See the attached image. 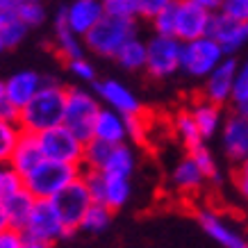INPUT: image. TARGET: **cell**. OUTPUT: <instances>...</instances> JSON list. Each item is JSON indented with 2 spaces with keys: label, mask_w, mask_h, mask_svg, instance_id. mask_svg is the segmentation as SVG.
I'll list each match as a JSON object with an SVG mask.
<instances>
[{
  "label": "cell",
  "mask_w": 248,
  "mask_h": 248,
  "mask_svg": "<svg viewBox=\"0 0 248 248\" xmlns=\"http://www.w3.org/2000/svg\"><path fill=\"white\" fill-rule=\"evenodd\" d=\"M66 91L57 80H46V84L39 89V93L32 98L25 107L18 109V123L25 132L39 135L44 130H50L55 125L64 123V107H66Z\"/></svg>",
  "instance_id": "6da1fadb"
},
{
  "label": "cell",
  "mask_w": 248,
  "mask_h": 248,
  "mask_svg": "<svg viewBox=\"0 0 248 248\" xmlns=\"http://www.w3.org/2000/svg\"><path fill=\"white\" fill-rule=\"evenodd\" d=\"M132 37H139V21L103 16L98 25L84 37L87 50L103 60H116V55Z\"/></svg>",
  "instance_id": "7a4b0ae2"
},
{
  "label": "cell",
  "mask_w": 248,
  "mask_h": 248,
  "mask_svg": "<svg viewBox=\"0 0 248 248\" xmlns=\"http://www.w3.org/2000/svg\"><path fill=\"white\" fill-rule=\"evenodd\" d=\"M103 109V103L93 89L87 87H68L66 107H64V125L73 130L82 141H89L93 137L98 112Z\"/></svg>",
  "instance_id": "3957f363"
},
{
  "label": "cell",
  "mask_w": 248,
  "mask_h": 248,
  "mask_svg": "<svg viewBox=\"0 0 248 248\" xmlns=\"http://www.w3.org/2000/svg\"><path fill=\"white\" fill-rule=\"evenodd\" d=\"M82 175V166L68 164V162H55L44 159L32 173L23 178V185L34 198H53L62 189Z\"/></svg>",
  "instance_id": "277c9868"
},
{
  "label": "cell",
  "mask_w": 248,
  "mask_h": 248,
  "mask_svg": "<svg viewBox=\"0 0 248 248\" xmlns=\"http://www.w3.org/2000/svg\"><path fill=\"white\" fill-rule=\"evenodd\" d=\"M226 50L218 46V41L210 34H205L201 39H191L182 44V66L180 73L189 78V80H198L203 82L212 71L226 60Z\"/></svg>",
  "instance_id": "5b68a950"
},
{
  "label": "cell",
  "mask_w": 248,
  "mask_h": 248,
  "mask_svg": "<svg viewBox=\"0 0 248 248\" xmlns=\"http://www.w3.org/2000/svg\"><path fill=\"white\" fill-rule=\"evenodd\" d=\"M148 44V60L143 73L151 80H171L182 66V41L173 34L153 32L146 39Z\"/></svg>",
  "instance_id": "8992f818"
},
{
  "label": "cell",
  "mask_w": 248,
  "mask_h": 248,
  "mask_svg": "<svg viewBox=\"0 0 248 248\" xmlns=\"http://www.w3.org/2000/svg\"><path fill=\"white\" fill-rule=\"evenodd\" d=\"M39 143L44 151L46 159H55V162H68V164L82 166V155H84V143L80 137L68 130L64 123L55 125L50 130L39 132Z\"/></svg>",
  "instance_id": "52a82bcc"
},
{
  "label": "cell",
  "mask_w": 248,
  "mask_h": 248,
  "mask_svg": "<svg viewBox=\"0 0 248 248\" xmlns=\"http://www.w3.org/2000/svg\"><path fill=\"white\" fill-rule=\"evenodd\" d=\"M23 234L25 237H37V239L50 241V244H57V241L66 239L71 230L66 228V223L62 221L60 212L55 210V205L50 198H37L34 203V210H32L28 223L23 228Z\"/></svg>",
  "instance_id": "ba28073f"
},
{
  "label": "cell",
  "mask_w": 248,
  "mask_h": 248,
  "mask_svg": "<svg viewBox=\"0 0 248 248\" xmlns=\"http://www.w3.org/2000/svg\"><path fill=\"white\" fill-rule=\"evenodd\" d=\"M50 201H53L55 210L60 212L62 221L66 223V228L71 232H76L78 228H80L84 214H87V210H89L91 203H93V198H91L89 189H87V182L82 180V175L76 178L71 185H66V187L62 189L60 194H55Z\"/></svg>",
  "instance_id": "9c48e42d"
},
{
  "label": "cell",
  "mask_w": 248,
  "mask_h": 248,
  "mask_svg": "<svg viewBox=\"0 0 248 248\" xmlns=\"http://www.w3.org/2000/svg\"><path fill=\"white\" fill-rule=\"evenodd\" d=\"M171 9H173V37H178L182 44L210 34L212 16L214 14H210L207 9L198 7L191 0H175V5Z\"/></svg>",
  "instance_id": "30bf717a"
},
{
  "label": "cell",
  "mask_w": 248,
  "mask_h": 248,
  "mask_svg": "<svg viewBox=\"0 0 248 248\" xmlns=\"http://www.w3.org/2000/svg\"><path fill=\"white\" fill-rule=\"evenodd\" d=\"M196 221L207 237L221 248H248V237L234 226L228 217L212 207H201L196 212Z\"/></svg>",
  "instance_id": "8fae6325"
},
{
  "label": "cell",
  "mask_w": 248,
  "mask_h": 248,
  "mask_svg": "<svg viewBox=\"0 0 248 248\" xmlns=\"http://www.w3.org/2000/svg\"><path fill=\"white\" fill-rule=\"evenodd\" d=\"M239 71V60L234 55H228L210 76L203 80V93L201 96L217 103V105L228 107L232 103V91H234V78Z\"/></svg>",
  "instance_id": "7c38bea8"
},
{
  "label": "cell",
  "mask_w": 248,
  "mask_h": 248,
  "mask_svg": "<svg viewBox=\"0 0 248 248\" xmlns=\"http://www.w3.org/2000/svg\"><path fill=\"white\" fill-rule=\"evenodd\" d=\"M221 153L230 164H239L241 159L248 157V119L239 116L237 112H228L223 128L218 132Z\"/></svg>",
  "instance_id": "4fadbf2b"
},
{
  "label": "cell",
  "mask_w": 248,
  "mask_h": 248,
  "mask_svg": "<svg viewBox=\"0 0 248 248\" xmlns=\"http://www.w3.org/2000/svg\"><path fill=\"white\" fill-rule=\"evenodd\" d=\"M93 91L98 93L100 103L105 107H112L116 112H121L123 116H137V114H143V105L139 96L130 89L128 84H123L121 80H114V78H103L93 84Z\"/></svg>",
  "instance_id": "5bb4252c"
},
{
  "label": "cell",
  "mask_w": 248,
  "mask_h": 248,
  "mask_svg": "<svg viewBox=\"0 0 248 248\" xmlns=\"http://www.w3.org/2000/svg\"><path fill=\"white\" fill-rule=\"evenodd\" d=\"M210 37L217 39L226 55H237L248 46V21L234 18L226 12H217L212 16Z\"/></svg>",
  "instance_id": "9a60e30c"
},
{
  "label": "cell",
  "mask_w": 248,
  "mask_h": 248,
  "mask_svg": "<svg viewBox=\"0 0 248 248\" xmlns=\"http://www.w3.org/2000/svg\"><path fill=\"white\" fill-rule=\"evenodd\" d=\"M48 78L41 76L39 71H32V68H23V71H16L5 82V100L12 103L16 109H21L30 103L32 98L39 93V89L46 84Z\"/></svg>",
  "instance_id": "2e32d148"
},
{
  "label": "cell",
  "mask_w": 248,
  "mask_h": 248,
  "mask_svg": "<svg viewBox=\"0 0 248 248\" xmlns=\"http://www.w3.org/2000/svg\"><path fill=\"white\" fill-rule=\"evenodd\" d=\"M60 12L71 25V30L78 32L80 37H87L105 16L103 0H71L68 5L60 7Z\"/></svg>",
  "instance_id": "e0dca14e"
},
{
  "label": "cell",
  "mask_w": 248,
  "mask_h": 248,
  "mask_svg": "<svg viewBox=\"0 0 248 248\" xmlns=\"http://www.w3.org/2000/svg\"><path fill=\"white\" fill-rule=\"evenodd\" d=\"M207 182L210 180L205 178L203 169L198 166V162L189 153L182 159H178L173 164L171 173H169V185H171V189L175 194H185V196L198 194Z\"/></svg>",
  "instance_id": "ac0fdd59"
},
{
  "label": "cell",
  "mask_w": 248,
  "mask_h": 248,
  "mask_svg": "<svg viewBox=\"0 0 248 248\" xmlns=\"http://www.w3.org/2000/svg\"><path fill=\"white\" fill-rule=\"evenodd\" d=\"M50 41H53V50L57 53V57L64 62H71V60H76V57L87 55L84 37H80L78 32L71 30V25L62 16L60 9H57V14L53 18V39Z\"/></svg>",
  "instance_id": "d6986e66"
},
{
  "label": "cell",
  "mask_w": 248,
  "mask_h": 248,
  "mask_svg": "<svg viewBox=\"0 0 248 248\" xmlns=\"http://www.w3.org/2000/svg\"><path fill=\"white\" fill-rule=\"evenodd\" d=\"M189 112L194 116L196 125L201 130V135H203L205 141H210L214 137H218L221 128H223V121H226L228 112L223 105H217V103H212L207 98H196L194 103L189 105Z\"/></svg>",
  "instance_id": "ffe728a7"
},
{
  "label": "cell",
  "mask_w": 248,
  "mask_h": 248,
  "mask_svg": "<svg viewBox=\"0 0 248 248\" xmlns=\"http://www.w3.org/2000/svg\"><path fill=\"white\" fill-rule=\"evenodd\" d=\"M93 137L96 139H103L107 143H125L130 141V121L128 116H123L121 112L112 109V107H105L98 112L96 125H93Z\"/></svg>",
  "instance_id": "44dd1931"
},
{
  "label": "cell",
  "mask_w": 248,
  "mask_h": 248,
  "mask_svg": "<svg viewBox=\"0 0 248 248\" xmlns=\"http://www.w3.org/2000/svg\"><path fill=\"white\" fill-rule=\"evenodd\" d=\"M44 159H46V155H44V151H41L39 137L23 130L21 139H18L14 153H12V157H9V164L14 166L16 171L25 178V175L34 171V169H37Z\"/></svg>",
  "instance_id": "7402d4cb"
},
{
  "label": "cell",
  "mask_w": 248,
  "mask_h": 248,
  "mask_svg": "<svg viewBox=\"0 0 248 248\" xmlns=\"http://www.w3.org/2000/svg\"><path fill=\"white\" fill-rule=\"evenodd\" d=\"M137 164H139V157H137V151L132 141L125 143H116L107 157L105 166L100 171H105L107 175H121V178H132L137 171Z\"/></svg>",
  "instance_id": "603a6c76"
},
{
  "label": "cell",
  "mask_w": 248,
  "mask_h": 248,
  "mask_svg": "<svg viewBox=\"0 0 248 248\" xmlns=\"http://www.w3.org/2000/svg\"><path fill=\"white\" fill-rule=\"evenodd\" d=\"M34 203L37 198L23 187L18 191H14L12 196H7L2 205H5V214H7V221H9V228H16V230H23L28 218H30L32 210H34Z\"/></svg>",
  "instance_id": "cb8c5ba5"
},
{
  "label": "cell",
  "mask_w": 248,
  "mask_h": 248,
  "mask_svg": "<svg viewBox=\"0 0 248 248\" xmlns=\"http://www.w3.org/2000/svg\"><path fill=\"white\" fill-rule=\"evenodd\" d=\"M171 130H173V135L178 137V141L187 148V153L198 148V146H203V143H207L203 139V135H201L198 125H196V121H194V116H191V112H189V107H182V109H178V112L173 114Z\"/></svg>",
  "instance_id": "d4e9b609"
},
{
  "label": "cell",
  "mask_w": 248,
  "mask_h": 248,
  "mask_svg": "<svg viewBox=\"0 0 248 248\" xmlns=\"http://www.w3.org/2000/svg\"><path fill=\"white\" fill-rule=\"evenodd\" d=\"M146 60H148V44L146 39L141 37H132L128 44L123 46L116 55V64L121 68H125L130 73H137V71H143L146 68Z\"/></svg>",
  "instance_id": "484cf974"
},
{
  "label": "cell",
  "mask_w": 248,
  "mask_h": 248,
  "mask_svg": "<svg viewBox=\"0 0 248 248\" xmlns=\"http://www.w3.org/2000/svg\"><path fill=\"white\" fill-rule=\"evenodd\" d=\"M105 178H107V182H105V201H103V205L112 207L114 212L123 210L132 201V178L107 175V173H105Z\"/></svg>",
  "instance_id": "4316f807"
},
{
  "label": "cell",
  "mask_w": 248,
  "mask_h": 248,
  "mask_svg": "<svg viewBox=\"0 0 248 248\" xmlns=\"http://www.w3.org/2000/svg\"><path fill=\"white\" fill-rule=\"evenodd\" d=\"M0 28H2V37H5V44L7 48H16V46H21L28 37V23L23 21L18 12L16 9H9V12H2L0 14Z\"/></svg>",
  "instance_id": "83f0119b"
},
{
  "label": "cell",
  "mask_w": 248,
  "mask_h": 248,
  "mask_svg": "<svg viewBox=\"0 0 248 248\" xmlns=\"http://www.w3.org/2000/svg\"><path fill=\"white\" fill-rule=\"evenodd\" d=\"M112 218H114L112 207H107L103 203H91V207L87 210V214H84L82 223H80L78 230H82L87 234H100L112 226Z\"/></svg>",
  "instance_id": "f1b7e54d"
},
{
  "label": "cell",
  "mask_w": 248,
  "mask_h": 248,
  "mask_svg": "<svg viewBox=\"0 0 248 248\" xmlns=\"http://www.w3.org/2000/svg\"><path fill=\"white\" fill-rule=\"evenodd\" d=\"M21 135H23V128H21V123H18V119H5V116H0V164L9 162Z\"/></svg>",
  "instance_id": "f546056e"
},
{
  "label": "cell",
  "mask_w": 248,
  "mask_h": 248,
  "mask_svg": "<svg viewBox=\"0 0 248 248\" xmlns=\"http://www.w3.org/2000/svg\"><path fill=\"white\" fill-rule=\"evenodd\" d=\"M114 143H107L103 139H96V137H91L89 141L84 143V155H82V169H103L109 157V153H112Z\"/></svg>",
  "instance_id": "4dcf8cb0"
},
{
  "label": "cell",
  "mask_w": 248,
  "mask_h": 248,
  "mask_svg": "<svg viewBox=\"0 0 248 248\" xmlns=\"http://www.w3.org/2000/svg\"><path fill=\"white\" fill-rule=\"evenodd\" d=\"M189 155L198 162V166L203 169L205 178L210 182H214V185H218V182L223 180V173H221V166H218V159L217 155L207 148V143H203V146H198V148H194V151H189Z\"/></svg>",
  "instance_id": "1f68e13d"
},
{
  "label": "cell",
  "mask_w": 248,
  "mask_h": 248,
  "mask_svg": "<svg viewBox=\"0 0 248 248\" xmlns=\"http://www.w3.org/2000/svg\"><path fill=\"white\" fill-rule=\"evenodd\" d=\"M103 7H105L107 16L141 21V2L139 0H103Z\"/></svg>",
  "instance_id": "d6a6232c"
},
{
  "label": "cell",
  "mask_w": 248,
  "mask_h": 248,
  "mask_svg": "<svg viewBox=\"0 0 248 248\" xmlns=\"http://www.w3.org/2000/svg\"><path fill=\"white\" fill-rule=\"evenodd\" d=\"M18 16L28 23V28L34 30V28H41L46 21H48V12H46L44 2H28V0H21L18 7H16Z\"/></svg>",
  "instance_id": "836d02e7"
},
{
  "label": "cell",
  "mask_w": 248,
  "mask_h": 248,
  "mask_svg": "<svg viewBox=\"0 0 248 248\" xmlns=\"http://www.w3.org/2000/svg\"><path fill=\"white\" fill-rule=\"evenodd\" d=\"M66 68H68V73L76 78V80H80V82H84V84H96L98 82V71H96V66H93V62H91L87 55L66 62Z\"/></svg>",
  "instance_id": "e575fe53"
},
{
  "label": "cell",
  "mask_w": 248,
  "mask_h": 248,
  "mask_svg": "<svg viewBox=\"0 0 248 248\" xmlns=\"http://www.w3.org/2000/svg\"><path fill=\"white\" fill-rule=\"evenodd\" d=\"M23 175L16 171L14 166L5 162V164H0V201H5L7 196H12L14 191L23 189Z\"/></svg>",
  "instance_id": "d590c367"
},
{
  "label": "cell",
  "mask_w": 248,
  "mask_h": 248,
  "mask_svg": "<svg viewBox=\"0 0 248 248\" xmlns=\"http://www.w3.org/2000/svg\"><path fill=\"white\" fill-rule=\"evenodd\" d=\"M241 100H248V57L244 62H239V71H237V78H234V91H232V103H241Z\"/></svg>",
  "instance_id": "8d00e7d4"
},
{
  "label": "cell",
  "mask_w": 248,
  "mask_h": 248,
  "mask_svg": "<svg viewBox=\"0 0 248 248\" xmlns=\"http://www.w3.org/2000/svg\"><path fill=\"white\" fill-rule=\"evenodd\" d=\"M232 185L237 189V194L248 203V157L241 159L239 164H234L232 169Z\"/></svg>",
  "instance_id": "74e56055"
},
{
  "label": "cell",
  "mask_w": 248,
  "mask_h": 248,
  "mask_svg": "<svg viewBox=\"0 0 248 248\" xmlns=\"http://www.w3.org/2000/svg\"><path fill=\"white\" fill-rule=\"evenodd\" d=\"M141 2V21L151 23L157 14H162L164 9L173 7L175 0H139Z\"/></svg>",
  "instance_id": "f35d334b"
},
{
  "label": "cell",
  "mask_w": 248,
  "mask_h": 248,
  "mask_svg": "<svg viewBox=\"0 0 248 248\" xmlns=\"http://www.w3.org/2000/svg\"><path fill=\"white\" fill-rule=\"evenodd\" d=\"M175 5V2H173ZM151 28L153 32H157V34H173V9H164L162 14H157L155 18L151 21Z\"/></svg>",
  "instance_id": "ab89813d"
},
{
  "label": "cell",
  "mask_w": 248,
  "mask_h": 248,
  "mask_svg": "<svg viewBox=\"0 0 248 248\" xmlns=\"http://www.w3.org/2000/svg\"><path fill=\"white\" fill-rule=\"evenodd\" d=\"M23 239H25L23 230L5 228V230L0 232V248H23Z\"/></svg>",
  "instance_id": "60d3db41"
},
{
  "label": "cell",
  "mask_w": 248,
  "mask_h": 248,
  "mask_svg": "<svg viewBox=\"0 0 248 248\" xmlns=\"http://www.w3.org/2000/svg\"><path fill=\"white\" fill-rule=\"evenodd\" d=\"M221 12H226L234 18H241V21H248V0H226Z\"/></svg>",
  "instance_id": "b9f144b4"
},
{
  "label": "cell",
  "mask_w": 248,
  "mask_h": 248,
  "mask_svg": "<svg viewBox=\"0 0 248 248\" xmlns=\"http://www.w3.org/2000/svg\"><path fill=\"white\" fill-rule=\"evenodd\" d=\"M191 2H196L198 7L207 9L210 14H217V12L223 9V2H226V0H191Z\"/></svg>",
  "instance_id": "7bdbcfd3"
},
{
  "label": "cell",
  "mask_w": 248,
  "mask_h": 248,
  "mask_svg": "<svg viewBox=\"0 0 248 248\" xmlns=\"http://www.w3.org/2000/svg\"><path fill=\"white\" fill-rule=\"evenodd\" d=\"M55 244L50 241H44V239H37V237H25L23 239V248H53Z\"/></svg>",
  "instance_id": "ee69618b"
},
{
  "label": "cell",
  "mask_w": 248,
  "mask_h": 248,
  "mask_svg": "<svg viewBox=\"0 0 248 248\" xmlns=\"http://www.w3.org/2000/svg\"><path fill=\"white\" fill-rule=\"evenodd\" d=\"M230 109H232V112H237L239 116H244V119H248V100L234 103V105H230Z\"/></svg>",
  "instance_id": "f6af8a7d"
},
{
  "label": "cell",
  "mask_w": 248,
  "mask_h": 248,
  "mask_svg": "<svg viewBox=\"0 0 248 248\" xmlns=\"http://www.w3.org/2000/svg\"><path fill=\"white\" fill-rule=\"evenodd\" d=\"M21 0H0V14L2 12H9V9H16Z\"/></svg>",
  "instance_id": "bcb514c9"
},
{
  "label": "cell",
  "mask_w": 248,
  "mask_h": 248,
  "mask_svg": "<svg viewBox=\"0 0 248 248\" xmlns=\"http://www.w3.org/2000/svg\"><path fill=\"white\" fill-rule=\"evenodd\" d=\"M5 228H9V221H7V214H5V205L0 201V232H2Z\"/></svg>",
  "instance_id": "7dc6e473"
},
{
  "label": "cell",
  "mask_w": 248,
  "mask_h": 248,
  "mask_svg": "<svg viewBox=\"0 0 248 248\" xmlns=\"http://www.w3.org/2000/svg\"><path fill=\"white\" fill-rule=\"evenodd\" d=\"M7 50V44H5V37H2V28H0V55Z\"/></svg>",
  "instance_id": "c3c4849f"
},
{
  "label": "cell",
  "mask_w": 248,
  "mask_h": 248,
  "mask_svg": "<svg viewBox=\"0 0 248 248\" xmlns=\"http://www.w3.org/2000/svg\"><path fill=\"white\" fill-rule=\"evenodd\" d=\"M5 100V82H0V103Z\"/></svg>",
  "instance_id": "681fc988"
},
{
  "label": "cell",
  "mask_w": 248,
  "mask_h": 248,
  "mask_svg": "<svg viewBox=\"0 0 248 248\" xmlns=\"http://www.w3.org/2000/svg\"><path fill=\"white\" fill-rule=\"evenodd\" d=\"M28 2H44V0H28Z\"/></svg>",
  "instance_id": "f907efd6"
}]
</instances>
